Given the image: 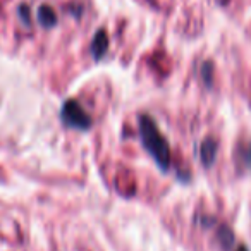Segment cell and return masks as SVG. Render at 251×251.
<instances>
[{
  "label": "cell",
  "instance_id": "2",
  "mask_svg": "<svg viewBox=\"0 0 251 251\" xmlns=\"http://www.w3.org/2000/svg\"><path fill=\"white\" fill-rule=\"evenodd\" d=\"M60 117H62L64 124L67 127H73V129H90L91 119L90 115L84 112V108L77 103L76 100H67L62 105V112H60Z\"/></svg>",
  "mask_w": 251,
  "mask_h": 251
},
{
  "label": "cell",
  "instance_id": "5",
  "mask_svg": "<svg viewBox=\"0 0 251 251\" xmlns=\"http://www.w3.org/2000/svg\"><path fill=\"white\" fill-rule=\"evenodd\" d=\"M38 21H40V25L45 26V28H52L57 23L55 11H53L52 7H49V5H42V7L38 9Z\"/></svg>",
  "mask_w": 251,
  "mask_h": 251
},
{
  "label": "cell",
  "instance_id": "3",
  "mask_svg": "<svg viewBox=\"0 0 251 251\" xmlns=\"http://www.w3.org/2000/svg\"><path fill=\"white\" fill-rule=\"evenodd\" d=\"M108 49V38L105 31H98L93 38V43H91V53H93L95 59H101L105 55Z\"/></svg>",
  "mask_w": 251,
  "mask_h": 251
},
{
  "label": "cell",
  "instance_id": "4",
  "mask_svg": "<svg viewBox=\"0 0 251 251\" xmlns=\"http://www.w3.org/2000/svg\"><path fill=\"white\" fill-rule=\"evenodd\" d=\"M201 160L205 165H212L213 160H215V155H217V141L213 140H205L201 145Z\"/></svg>",
  "mask_w": 251,
  "mask_h": 251
},
{
  "label": "cell",
  "instance_id": "1",
  "mask_svg": "<svg viewBox=\"0 0 251 251\" xmlns=\"http://www.w3.org/2000/svg\"><path fill=\"white\" fill-rule=\"evenodd\" d=\"M140 133L141 141H143L148 153L155 158V162H157V165L162 171H167L169 164H171V150H169L167 140L160 133V129H158V126L155 124L153 119L145 114L140 115Z\"/></svg>",
  "mask_w": 251,
  "mask_h": 251
},
{
  "label": "cell",
  "instance_id": "6",
  "mask_svg": "<svg viewBox=\"0 0 251 251\" xmlns=\"http://www.w3.org/2000/svg\"><path fill=\"white\" fill-rule=\"evenodd\" d=\"M244 160H246V164L251 167V145H250V148L246 150V155H244Z\"/></svg>",
  "mask_w": 251,
  "mask_h": 251
}]
</instances>
